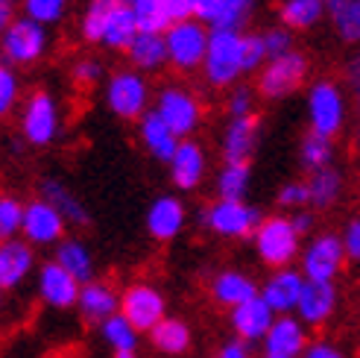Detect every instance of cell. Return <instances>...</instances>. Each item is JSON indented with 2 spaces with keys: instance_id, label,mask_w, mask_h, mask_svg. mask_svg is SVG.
Wrapping results in <instances>:
<instances>
[{
  "instance_id": "obj_1",
  "label": "cell",
  "mask_w": 360,
  "mask_h": 358,
  "mask_svg": "<svg viewBox=\"0 0 360 358\" xmlns=\"http://www.w3.org/2000/svg\"><path fill=\"white\" fill-rule=\"evenodd\" d=\"M252 244H255L258 259L266 267H273V271L290 267L302 256V235L287 214H269V218H264L261 226L255 229V235H252Z\"/></svg>"
},
{
  "instance_id": "obj_2",
  "label": "cell",
  "mask_w": 360,
  "mask_h": 358,
  "mask_svg": "<svg viewBox=\"0 0 360 358\" xmlns=\"http://www.w3.org/2000/svg\"><path fill=\"white\" fill-rule=\"evenodd\" d=\"M202 74H205L208 85H214V88H229L246 74L243 70V32L211 30Z\"/></svg>"
},
{
  "instance_id": "obj_3",
  "label": "cell",
  "mask_w": 360,
  "mask_h": 358,
  "mask_svg": "<svg viewBox=\"0 0 360 358\" xmlns=\"http://www.w3.org/2000/svg\"><path fill=\"white\" fill-rule=\"evenodd\" d=\"M264 214L249 206L246 200H214L200 211V226L208 229L211 235L217 238H231V241H240V238H252L255 229L261 226Z\"/></svg>"
},
{
  "instance_id": "obj_4",
  "label": "cell",
  "mask_w": 360,
  "mask_h": 358,
  "mask_svg": "<svg viewBox=\"0 0 360 358\" xmlns=\"http://www.w3.org/2000/svg\"><path fill=\"white\" fill-rule=\"evenodd\" d=\"M165 42H167V56L170 65L182 74H191V70L202 68L205 62V53H208V42H211V32L205 30L202 21H176L170 24V30L165 32Z\"/></svg>"
},
{
  "instance_id": "obj_5",
  "label": "cell",
  "mask_w": 360,
  "mask_h": 358,
  "mask_svg": "<svg viewBox=\"0 0 360 358\" xmlns=\"http://www.w3.org/2000/svg\"><path fill=\"white\" fill-rule=\"evenodd\" d=\"M308 56L299 50H290L284 56L269 59L261 74H258V92L266 100H281V97H290L293 92H299L302 82L308 80Z\"/></svg>"
},
{
  "instance_id": "obj_6",
  "label": "cell",
  "mask_w": 360,
  "mask_h": 358,
  "mask_svg": "<svg viewBox=\"0 0 360 358\" xmlns=\"http://www.w3.org/2000/svg\"><path fill=\"white\" fill-rule=\"evenodd\" d=\"M105 106L123 121H141L150 112V85L141 70H117L105 82Z\"/></svg>"
},
{
  "instance_id": "obj_7",
  "label": "cell",
  "mask_w": 360,
  "mask_h": 358,
  "mask_svg": "<svg viewBox=\"0 0 360 358\" xmlns=\"http://www.w3.org/2000/svg\"><path fill=\"white\" fill-rule=\"evenodd\" d=\"M62 132V112L50 92H35L27 97L21 112V135L32 147H47Z\"/></svg>"
},
{
  "instance_id": "obj_8",
  "label": "cell",
  "mask_w": 360,
  "mask_h": 358,
  "mask_svg": "<svg viewBox=\"0 0 360 358\" xmlns=\"http://www.w3.org/2000/svg\"><path fill=\"white\" fill-rule=\"evenodd\" d=\"M120 314L138 326V332H153L167 317V297L153 282L138 279L120 291Z\"/></svg>"
},
{
  "instance_id": "obj_9",
  "label": "cell",
  "mask_w": 360,
  "mask_h": 358,
  "mask_svg": "<svg viewBox=\"0 0 360 358\" xmlns=\"http://www.w3.org/2000/svg\"><path fill=\"white\" fill-rule=\"evenodd\" d=\"M153 109L158 112V118L165 121L179 138H191L196 132V127H200V121H202L200 97H196L193 92H188V88H179V85L161 88Z\"/></svg>"
},
{
  "instance_id": "obj_10",
  "label": "cell",
  "mask_w": 360,
  "mask_h": 358,
  "mask_svg": "<svg viewBox=\"0 0 360 358\" xmlns=\"http://www.w3.org/2000/svg\"><path fill=\"white\" fill-rule=\"evenodd\" d=\"M47 50V32L32 18H15L0 35V56L9 65H32L44 56Z\"/></svg>"
},
{
  "instance_id": "obj_11",
  "label": "cell",
  "mask_w": 360,
  "mask_h": 358,
  "mask_svg": "<svg viewBox=\"0 0 360 358\" xmlns=\"http://www.w3.org/2000/svg\"><path fill=\"white\" fill-rule=\"evenodd\" d=\"M308 121H311V130L319 135H340L346 123V100L340 85L331 80H319L311 85L308 92Z\"/></svg>"
},
{
  "instance_id": "obj_12",
  "label": "cell",
  "mask_w": 360,
  "mask_h": 358,
  "mask_svg": "<svg viewBox=\"0 0 360 358\" xmlns=\"http://www.w3.org/2000/svg\"><path fill=\"white\" fill-rule=\"evenodd\" d=\"M346 244L334 232H322L302 249V273L311 282H334L346 264Z\"/></svg>"
},
{
  "instance_id": "obj_13",
  "label": "cell",
  "mask_w": 360,
  "mask_h": 358,
  "mask_svg": "<svg viewBox=\"0 0 360 358\" xmlns=\"http://www.w3.org/2000/svg\"><path fill=\"white\" fill-rule=\"evenodd\" d=\"M79 291H82V282L77 276H70L59 261L50 259L39 264V271H35V297L41 300V306L53 311L77 309Z\"/></svg>"
},
{
  "instance_id": "obj_14",
  "label": "cell",
  "mask_w": 360,
  "mask_h": 358,
  "mask_svg": "<svg viewBox=\"0 0 360 358\" xmlns=\"http://www.w3.org/2000/svg\"><path fill=\"white\" fill-rule=\"evenodd\" d=\"M65 232H68V221L47 200H41V197L27 200L24 226H21V238L24 241H30L35 249L39 247H56L59 241L68 238Z\"/></svg>"
},
{
  "instance_id": "obj_15",
  "label": "cell",
  "mask_w": 360,
  "mask_h": 358,
  "mask_svg": "<svg viewBox=\"0 0 360 358\" xmlns=\"http://www.w3.org/2000/svg\"><path fill=\"white\" fill-rule=\"evenodd\" d=\"M143 223H147L150 238L158 241V244H167V241L179 238L185 232V226H188V209L182 203V197L158 194L155 200L150 203Z\"/></svg>"
},
{
  "instance_id": "obj_16",
  "label": "cell",
  "mask_w": 360,
  "mask_h": 358,
  "mask_svg": "<svg viewBox=\"0 0 360 358\" xmlns=\"http://www.w3.org/2000/svg\"><path fill=\"white\" fill-rule=\"evenodd\" d=\"M167 168H170L173 188L185 191V194L196 191L205 183V173H208V159H205L202 144L193 141V138H182L176 153H173V159L167 162Z\"/></svg>"
},
{
  "instance_id": "obj_17",
  "label": "cell",
  "mask_w": 360,
  "mask_h": 358,
  "mask_svg": "<svg viewBox=\"0 0 360 358\" xmlns=\"http://www.w3.org/2000/svg\"><path fill=\"white\" fill-rule=\"evenodd\" d=\"M264 358H302L308 350V332L304 323L293 314H278L261 341Z\"/></svg>"
},
{
  "instance_id": "obj_18",
  "label": "cell",
  "mask_w": 360,
  "mask_h": 358,
  "mask_svg": "<svg viewBox=\"0 0 360 358\" xmlns=\"http://www.w3.org/2000/svg\"><path fill=\"white\" fill-rule=\"evenodd\" d=\"M276 317L278 314L269 309L266 300L258 294V297L246 300L243 306L231 309L229 323H231V332H235L238 341H243V344H261L266 338V332H269V326L276 323Z\"/></svg>"
},
{
  "instance_id": "obj_19",
  "label": "cell",
  "mask_w": 360,
  "mask_h": 358,
  "mask_svg": "<svg viewBox=\"0 0 360 358\" xmlns=\"http://www.w3.org/2000/svg\"><path fill=\"white\" fill-rule=\"evenodd\" d=\"M35 271H39V259H35V247L30 241H0V282L6 291H18Z\"/></svg>"
},
{
  "instance_id": "obj_20",
  "label": "cell",
  "mask_w": 360,
  "mask_h": 358,
  "mask_svg": "<svg viewBox=\"0 0 360 358\" xmlns=\"http://www.w3.org/2000/svg\"><path fill=\"white\" fill-rule=\"evenodd\" d=\"M77 311L88 326H103L109 317H115L120 311V294L112 282L105 279H91L82 285L79 291V302Z\"/></svg>"
},
{
  "instance_id": "obj_21",
  "label": "cell",
  "mask_w": 360,
  "mask_h": 358,
  "mask_svg": "<svg viewBox=\"0 0 360 358\" xmlns=\"http://www.w3.org/2000/svg\"><path fill=\"white\" fill-rule=\"evenodd\" d=\"M304 273L293 271V267H281L266 276V282L261 285V297L266 300V306L276 314H293L299 306V297L304 291Z\"/></svg>"
},
{
  "instance_id": "obj_22",
  "label": "cell",
  "mask_w": 360,
  "mask_h": 358,
  "mask_svg": "<svg viewBox=\"0 0 360 358\" xmlns=\"http://www.w3.org/2000/svg\"><path fill=\"white\" fill-rule=\"evenodd\" d=\"M208 291H211V300L217 302V306H223V309L231 311V309L243 306L246 300L258 297V294H261V285L252 279L249 273L235 271V267H229V271H220V273H214V276H211Z\"/></svg>"
},
{
  "instance_id": "obj_23",
  "label": "cell",
  "mask_w": 360,
  "mask_h": 358,
  "mask_svg": "<svg viewBox=\"0 0 360 358\" xmlns=\"http://www.w3.org/2000/svg\"><path fill=\"white\" fill-rule=\"evenodd\" d=\"M337 311V288L334 282H304V291L299 297L296 317L304 326H322L328 323Z\"/></svg>"
},
{
  "instance_id": "obj_24",
  "label": "cell",
  "mask_w": 360,
  "mask_h": 358,
  "mask_svg": "<svg viewBox=\"0 0 360 358\" xmlns=\"http://www.w3.org/2000/svg\"><path fill=\"white\" fill-rule=\"evenodd\" d=\"M258 135H261V121L258 115H246V118H229L226 130H223V159L226 162H249L252 153L258 147Z\"/></svg>"
},
{
  "instance_id": "obj_25",
  "label": "cell",
  "mask_w": 360,
  "mask_h": 358,
  "mask_svg": "<svg viewBox=\"0 0 360 358\" xmlns=\"http://www.w3.org/2000/svg\"><path fill=\"white\" fill-rule=\"evenodd\" d=\"M39 197L41 200H47L53 209H56L62 218L68 221V226H88L91 223V214H88V206L79 200V197L70 191L62 179L56 176H47L41 179V185H39Z\"/></svg>"
},
{
  "instance_id": "obj_26",
  "label": "cell",
  "mask_w": 360,
  "mask_h": 358,
  "mask_svg": "<svg viewBox=\"0 0 360 358\" xmlns=\"http://www.w3.org/2000/svg\"><path fill=\"white\" fill-rule=\"evenodd\" d=\"M138 138H141V144H143V150H147L153 159H158V162H170L173 159V153H176V147H179V138L165 121L158 118V112L155 109H150L147 115H143L141 121H138Z\"/></svg>"
},
{
  "instance_id": "obj_27",
  "label": "cell",
  "mask_w": 360,
  "mask_h": 358,
  "mask_svg": "<svg viewBox=\"0 0 360 358\" xmlns=\"http://www.w3.org/2000/svg\"><path fill=\"white\" fill-rule=\"evenodd\" d=\"M53 261H59L65 271L70 276H77L82 285L97 279V259L91 253V247L77 235H68L65 241H59L53 247Z\"/></svg>"
},
{
  "instance_id": "obj_28",
  "label": "cell",
  "mask_w": 360,
  "mask_h": 358,
  "mask_svg": "<svg viewBox=\"0 0 360 358\" xmlns=\"http://www.w3.org/2000/svg\"><path fill=\"white\" fill-rule=\"evenodd\" d=\"M147 338H150V344H153L155 352L173 355V358H176V355H185V352L191 350L193 332H191V326L185 323L182 317H170V314H167L153 332H147Z\"/></svg>"
},
{
  "instance_id": "obj_29",
  "label": "cell",
  "mask_w": 360,
  "mask_h": 358,
  "mask_svg": "<svg viewBox=\"0 0 360 358\" xmlns=\"http://www.w3.org/2000/svg\"><path fill=\"white\" fill-rule=\"evenodd\" d=\"M138 35H141V27H138V18H135L132 4H120L112 12L109 24H105V32H103L100 44L112 47V50H129Z\"/></svg>"
},
{
  "instance_id": "obj_30",
  "label": "cell",
  "mask_w": 360,
  "mask_h": 358,
  "mask_svg": "<svg viewBox=\"0 0 360 358\" xmlns=\"http://www.w3.org/2000/svg\"><path fill=\"white\" fill-rule=\"evenodd\" d=\"M126 53H129V62L138 70H158L161 65L170 62L165 32H141Z\"/></svg>"
},
{
  "instance_id": "obj_31",
  "label": "cell",
  "mask_w": 360,
  "mask_h": 358,
  "mask_svg": "<svg viewBox=\"0 0 360 358\" xmlns=\"http://www.w3.org/2000/svg\"><path fill=\"white\" fill-rule=\"evenodd\" d=\"M328 12L326 0H284L278 6V18L287 30H311Z\"/></svg>"
},
{
  "instance_id": "obj_32",
  "label": "cell",
  "mask_w": 360,
  "mask_h": 358,
  "mask_svg": "<svg viewBox=\"0 0 360 358\" xmlns=\"http://www.w3.org/2000/svg\"><path fill=\"white\" fill-rule=\"evenodd\" d=\"M97 332H100V338H103V344L109 347L112 352H135L138 350V344H141V332H138V326L132 323L126 314H115V317H109L103 326H97Z\"/></svg>"
},
{
  "instance_id": "obj_33",
  "label": "cell",
  "mask_w": 360,
  "mask_h": 358,
  "mask_svg": "<svg viewBox=\"0 0 360 358\" xmlns=\"http://www.w3.org/2000/svg\"><path fill=\"white\" fill-rule=\"evenodd\" d=\"M308 191H311L314 209H331L340 200V194H343V173H340L334 165L314 171L308 176Z\"/></svg>"
},
{
  "instance_id": "obj_34",
  "label": "cell",
  "mask_w": 360,
  "mask_h": 358,
  "mask_svg": "<svg viewBox=\"0 0 360 358\" xmlns=\"http://www.w3.org/2000/svg\"><path fill=\"white\" fill-rule=\"evenodd\" d=\"M252 185V168L249 162H226L214 179V188H217L220 200H246Z\"/></svg>"
},
{
  "instance_id": "obj_35",
  "label": "cell",
  "mask_w": 360,
  "mask_h": 358,
  "mask_svg": "<svg viewBox=\"0 0 360 358\" xmlns=\"http://www.w3.org/2000/svg\"><path fill=\"white\" fill-rule=\"evenodd\" d=\"M331 159H334V141L328 135H319V132H308L302 138V144H299V162L304 171H322V168H328L331 165Z\"/></svg>"
},
{
  "instance_id": "obj_36",
  "label": "cell",
  "mask_w": 360,
  "mask_h": 358,
  "mask_svg": "<svg viewBox=\"0 0 360 358\" xmlns=\"http://www.w3.org/2000/svg\"><path fill=\"white\" fill-rule=\"evenodd\" d=\"M24 209H27V203L18 194H9V191L0 194V241L21 238Z\"/></svg>"
},
{
  "instance_id": "obj_37",
  "label": "cell",
  "mask_w": 360,
  "mask_h": 358,
  "mask_svg": "<svg viewBox=\"0 0 360 358\" xmlns=\"http://www.w3.org/2000/svg\"><path fill=\"white\" fill-rule=\"evenodd\" d=\"M123 4V0H91L85 9V18H82V35L85 42H103V32H105V24H109L112 12Z\"/></svg>"
},
{
  "instance_id": "obj_38",
  "label": "cell",
  "mask_w": 360,
  "mask_h": 358,
  "mask_svg": "<svg viewBox=\"0 0 360 358\" xmlns=\"http://www.w3.org/2000/svg\"><path fill=\"white\" fill-rule=\"evenodd\" d=\"M132 9H135L141 32H167L173 24L165 12V6H161V0H135Z\"/></svg>"
},
{
  "instance_id": "obj_39",
  "label": "cell",
  "mask_w": 360,
  "mask_h": 358,
  "mask_svg": "<svg viewBox=\"0 0 360 358\" xmlns=\"http://www.w3.org/2000/svg\"><path fill=\"white\" fill-rule=\"evenodd\" d=\"M334 18V30L343 42L357 44L360 42V0H346L343 6H337L331 12Z\"/></svg>"
},
{
  "instance_id": "obj_40",
  "label": "cell",
  "mask_w": 360,
  "mask_h": 358,
  "mask_svg": "<svg viewBox=\"0 0 360 358\" xmlns=\"http://www.w3.org/2000/svg\"><path fill=\"white\" fill-rule=\"evenodd\" d=\"M252 9H255V0H226L217 21L211 24V30H235L240 32L246 27V21L252 18Z\"/></svg>"
},
{
  "instance_id": "obj_41",
  "label": "cell",
  "mask_w": 360,
  "mask_h": 358,
  "mask_svg": "<svg viewBox=\"0 0 360 358\" xmlns=\"http://www.w3.org/2000/svg\"><path fill=\"white\" fill-rule=\"evenodd\" d=\"M269 62L266 56V44H264V32H243V70H261Z\"/></svg>"
},
{
  "instance_id": "obj_42",
  "label": "cell",
  "mask_w": 360,
  "mask_h": 358,
  "mask_svg": "<svg viewBox=\"0 0 360 358\" xmlns=\"http://www.w3.org/2000/svg\"><path fill=\"white\" fill-rule=\"evenodd\" d=\"M24 9H27V18L44 27V24H56L62 18L65 0H24Z\"/></svg>"
},
{
  "instance_id": "obj_43",
  "label": "cell",
  "mask_w": 360,
  "mask_h": 358,
  "mask_svg": "<svg viewBox=\"0 0 360 358\" xmlns=\"http://www.w3.org/2000/svg\"><path fill=\"white\" fill-rule=\"evenodd\" d=\"M278 206L281 209H304L311 206V191H308V183H284L278 188Z\"/></svg>"
},
{
  "instance_id": "obj_44",
  "label": "cell",
  "mask_w": 360,
  "mask_h": 358,
  "mask_svg": "<svg viewBox=\"0 0 360 358\" xmlns=\"http://www.w3.org/2000/svg\"><path fill=\"white\" fill-rule=\"evenodd\" d=\"M255 106V94H252L249 85H235L229 92V100H226V109H229V118H246V115H255L252 112Z\"/></svg>"
},
{
  "instance_id": "obj_45",
  "label": "cell",
  "mask_w": 360,
  "mask_h": 358,
  "mask_svg": "<svg viewBox=\"0 0 360 358\" xmlns=\"http://www.w3.org/2000/svg\"><path fill=\"white\" fill-rule=\"evenodd\" d=\"M18 103V77L12 74V68L0 65V118H6Z\"/></svg>"
},
{
  "instance_id": "obj_46",
  "label": "cell",
  "mask_w": 360,
  "mask_h": 358,
  "mask_svg": "<svg viewBox=\"0 0 360 358\" xmlns=\"http://www.w3.org/2000/svg\"><path fill=\"white\" fill-rule=\"evenodd\" d=\"M264 44H266V56L276 59V56H284V53L293 50V35L281 24V27H273L264 32Z\"/></svg>"
},
{
  "instance_id": "obj_47",
  "label": "cell",
  "mask_w": 360,
  "mask_h": 358,
  "mask_svg": "<svg viewBox=\"0 0 360 358\" xmlns=\"http://www.w3.org/2000/svg\"><path fill=\"white\" fill-rule=\"evenodd\" d=\"M100 77H103V65H100L97 59H82V62L74 65V82H77L79 88L97 85Z\"/></svg>"
},
{
  "instance_id": "obj_48",
  "label": "cell",
  "mask_w": 360,
  "mask_h": 358,
  "mask_svg": "<svg viewBox=\"0 0 360 358\" xmlns=\"http://www.w3.org/2000/svg\"><path fill=\"white\" fill-rule=\"evenodd\" d=\"M226 0H193V18L202 24H214Z\"/></svg>"
},
{
  "instance_id": "obj_49",
  "label": "cell",
  "mask_w": 360,
  "mask_h": 358,
  "mask_svg": "<svg viewBox=\"0 0 360 358\" xmlns=\"http://www.w3.org/2000/svg\"><path fill=\"white\" fill-rule=\"evenodd\" d=\"M167 18L176 24V21H191L193 18V0H161Z\"/></svg>"
},
{
  "instance_id": "obj_50",
  "label": "cell",
  "mask_w": 360,
  "mask_h": 358,
  "mask_svg": "<svg viewBox=\"0 0 360 358\" xmlns=\"http://www.w3.org/2000/svg\"><path fill=\"white\" fill-rule=\"evenodd\" d=\"M343 244H346V256L352 261H360V218H354L346 232H343Z\"/></svg>"
},
{
  "instance_id": "obj_51",
  "label": "cell",
  "mask_w": 360,
  "mask_h": 358,
  "mask_svg": "<svg viewBox=\"0 0 360 358\" xmlns=\"http://www.w3.org/2000/svg\"><path fill=\"white\" fill-rule=\"evenodd\" d=\"M302 358H346V355L328 341H314V344H308V350H304Z\"/></svg>"
},
{
  "instance_id": "obj_52",
  "label": "cell",
  "mask_w": 360,
  "mask_h": 358,
  "mask_svg": "<svg viewBox=\"0 0 360 358\" xmlns=\"http://www.w3.org/2000/svg\"><path fill=\"white\" fill-rule=\"evenodd\" d=\"M217 358H252V352H249V344H243V341H226L223 347H220V352H217Z\"/></svg>"
},
{
  "instance_id": "obj_53",
  "label": "cell",
  "mask_w": 360,
  "mask_h": 358,
  "mask_svg": "<svg viewBox=\"0 0 360 358\" xmlns=\"http://www.w3.org/2000/svg\"><path fill=\"white\" fill-rule=\"evenodd\" d=\"M290 221H293V226L299 229V235H308V232L314 229V214H311V211H304V209H299Z\"/></svg>"
},
{
  "instance_id": "obj_54",
  "label": "cell",
  "mask_w": 360,
  "mask_h": 358,
  "mask_svg": "<svg viewBox=\"0 0 360 358\" xmlns=\"http://www.w3.org/2000/svg\"><path fill=\"white\" fill-rule=\"evenodd\" d=\"M15 6H12V0H0V35L6 32V27L15 21Z\"/></svg>"
},
{
  "instance_id": "obj_55",
  "label": "cell",
  "mask_w": 360,
  "mask_h": 358,
  "mask_svg": "<svg viewBox=\"0 0 360 358\" xmlns=\"http://www.w3.org/2000/svg\"><path fill=\"white\" fill-rule=\"evenodd\" d=\"M326 4H328V12H334L337 6H343V4H346V0H326Z\"/></svg>"
},
{
  "instance_id": "obj_56",
  "label": "cell",
  "mask_w": 360,
  "mask_h": 358,
  "mask_svg": "<svg viewBox=\"0 0 360 358\" xmlns=\"http://www.w3.org/2000/svg\"><path fill=\"white\" fill-rule=\"evenodd\" d=\"M4 300H6V288H4V282H0V309H4Z\"/></svg>"
},
{
  "instance_id": "obj_57",
  "label": "cell",
  "mask_w": 360,
  "mask_h": 358,
  "mask_svg": "<svg viewBox=\"0 0 360 358\" xmlns=\"http://www.w3.org/2000/svg\"><path fill=\"white\" fill-rule=\"evenodd\" d=\"M115 358H138L135 352H115Z\"/></svg>"
},
{
  "instance_id": "obj_58",
  "label": "cell",
  "mask_w": 360,
  "mask_h": 358,
  "mask_svg": "<svg viewBox=\"0 0 360 358\" xmlns=\"http://www.w3.org/2000/svg\"><path fill=\"white\" fill-rule=\"evenodd\" d=\"M357 109H360V82H357Z\"/></svg>"
},
{
  "instance_id": "obj_59",
  "label": "cell",
  "mask_w": 360,
  "mask_h": 358,
  "mask_svg": "<svg viewBox=\"0 0 360 358\" xmlns=\"http://www.w3.org/2000/svg\"><path fill=\"white\" fill-rule=\"evenodd\" d=\"M357 147H360V130H357Z\"/></svg>"
},
{
  "instance_id": "obj_60",
  "label": "cell",
  "mask_w": 360,
  "mask_h": 358,
  "mask_svg": "<svg viewBox=\"0 0 360 358\" xmlns=\"http://www.w3.org/2000/svg\"><path fill=\"white\" fill-rule=\"evenodd\" d=\"M123 4H135V0H123Z\"/></svg>"
},
{
  "instance_id": "obj_61",
  "label": "cell",
  "mask_w": 360,
  "mask_h": 358,
  "mask_svg": "<svg viewBox=\"0 0 360 358\" xmlns=\"http://www.w3.org/2000/svg\"><path fill=\"white\" fill-rule=\"evenodd\" d=\"M357 358H360V347H357Z\"/></svg>"
},
{
  "instance_id": "obj_62",
  "label": "cell",
  "mask_w": 360,
  "mask_h": 358,
  "mask_svg": "<svg viewBox=\"0 0 360 358\" xmlns=\"http://www.w3.org/2000/svg\"><path fill=\"white\" fill-rule=\"evenodd\" d=\"M0 59H4V56H0ZM0 65H4V62H0Z\"/></svg>"
}]
</instances>
